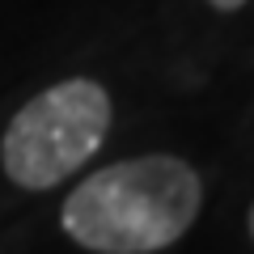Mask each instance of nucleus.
<instances>
[{
    "label": "nucleus",
    "mask_w": 254,
    "mask_h": 254,
    "mask_svg": "<svg viewBox=\"0 0 254 254\" xmlns=\"http://www.w3.org/2000/svg\"><path fill=\"white\" fill-rule=\"evenodd\" d=\"M203 208V182L178 157H131L89 174L60 212L64 233L93 254H153L174 246Z\"/></svg>",
    "instance_id": "1"
},
{
    "label": "nucleus",
    "mask_w": 254,
    "mask_h": 254,
    "mask_svg": "<svg viewBox=\"0 0 254 254\" xmlns=\"http://www.w3.org/2000/svg\"><path fill=\"white\" fill-rule=\"evenodd\" d=\"M110 131V98L98 81L72 76L13 115L0 140V165L17 187L51 190L68 174H76L102 148Z\"/></svg>",
    "instance_id": "2"
},
{
    "label": "nucleus",
    "mask_w": 254,
    "mask_h": 254,
    "mask_svg": "<svg viewBox=\"0 0 254 254\" xmlns=\"http://www.w3.org/2000/svg\"><path fill=\"white\" fill-rule=\"evenodd\" d=\"M212 9H220V13H233V9H242L246 0H208Z\"/></svg>",
    "instance_id": "3"
},
{
    "label": "nucleus",
    "mask_w": 254,
    "mask_h": 254,
    "mask_svg": "<svg viewBox=\"0 0 254 254\" xmlns=\"http://www.w3.org/2000/svg\"><path fill=\"white\" fill-rule=\"evenodd\" d=\"M250 237H254V208H250Z\"/></svg>",
    "instance_id": "4"
}]
</instances>
